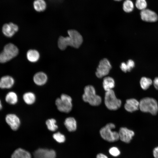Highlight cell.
I'll return each instance as SVG.
<instances>
[{
	"label": "cell",
	"mask_w": 158,
	"mask_h": 158,
	"mask_svg": "<svg viewBox=\"0 0 158 158\" xmlns=\"http://www.w3.org/2000/svg\"><path fill=\"white\" fill-rule=\"evenodd\" d=\"M33 80L35 83L38 85H42L47 82V77L46 74L42 72L36 73L34 76Z\"/></svg>",
	"instance_id": "obj_16"
},
{
	"label": "cell",
	"mask_w": 158,
	"mask_h": 158,
	"mask_svg": "<svg viewBox=\"0 0 158 158\" xmlns=\"http://www.w3.org/2000/svg\"><path fill=\"white\" fill-rule=\"evenodd\" d=\"M111 68V66L109 61L106 58L101 60L95 72L97 77L101 78L107 75Z\"/></svg>",
	"instance_id": "obj_8"
},
{
	"label": "cell",
	"mask_w": 158,
	"mask_h": 158,
	"mask_svg": "<svg viewBox=\"0 0 158 158\" xmlns=\"http://www.w3.org/2000/svg\"><path fill=\"white\" fill-rule=\"evenodd\" d=\"M46 124L48 129L51 131H55L58 128V126L56 124V121L54 118L47 120L46 122Z\"/></svg>",
	"instance_id": "obj_26"
},
{
	"label": "cell",
	"mask_w": 158,
	"mask_h": 158,
	"mask_svg": "<svg viewBox=\"0 0 158 158\" xmlns=\"http://www.w3.org/2000/svg\"><path fill=\"white\" fill-rule=\"evenodd\" d=\"M56 154L52 150L40 148L34 153V158H55Z\"/></svg>",
	"instance_id": "obj_10"
},
{
	"label": "cell",
	"mask_w": 158,
	"mask_h": 158,
	"mask_svg": "<svg viewBox=\"0 0 158 158\" xmlns=\"http://www.w3.org/2000/svg\"><path fill=\"white\" fill-rule=\"evenodd\" d=\"M109 154L112 156L116 157L120 154V151L119 149L116 147H111L109 151Z\"/></svg>",
	"instance_id": "obj_29"
},
{
	"label": "cell",
	"mask_w": 158,
	"mask_h": 158,
	"mask_svg": "<svg viewBox=\"0 0 158 158\" xmlns=\"http://www.w3.org/2000/svg\"><path fill=\"white\" fill-rule=\"evenodd\" d=\"M5 99L6 101L9 104H15L18 101V96L15 92H10L6 95Z\"/></svg>",
	"instance_id": "obj_22"
},
{
	"label": "cell",
	"mask_w": 158,
	"mask_h": 158,
	"mask_svg": "<svg viewBox=\"0 0 158 158\" xmlns=\"http://www.w3.org/2000/svg\"><path fill=\"white\" fill-rule=\"evenodd\" d=\"M134 7L133 3L130 0H126L123 3V9L126 13H130L132 11Z\"/></svg>",
	"instance_id": "obj_25"
},
{
	"label": "cell",
	"mask_w": 158,
	"mask_h": 158,
	"mask_svg": "<svg viewBox=\"0 0 158 158\" xmlns=\"http://www.w3.org/2000/svg\"><path fill=\"white\" fill-rule=\"evenodd\" d=\"M96 158H109L106 155L102 153L98 154L96 156Z\"/></svg>",
	"instance_id": "obj_34"
},
{
	"label": "cell",
	"mask_w": 158,
	"mask_h": 158,
	"mask_svg": "<svg viewBox=\"0 0 158 158\" xmlns=\"http://www.w3.org/2000/svg\"><path fill=\"white\" fill-rule=\"evenodd\" d=\"M119 139L126 143H129L135 135L134 132L126 127H121L118 132Z\"/></svg>",
	"instance_id": "obj_9"
},
{
	"label": "cell",
	"mask_w": 158,
	"mask_h": 158,
	"mask_svg": "<svg viewBox=\"0 0 158 158\" xmlns=\"http://www.w3.org/2000/svg\"><path fill=\"white\" fill-rule=\"evenodd\" d=\"M53 136L54 138L59 143L63 142L65 140V138L64 135L59 132L54 134Z\"/></svg>",
	"instance_id": "obj_28"
},
{
	"label": "cell",
	"mask_w": 158,
	"mask_h": 158,
	"mask_svg": "<svg viewBox=\"0 0 158 158\" xmlns=\"http://www.w3.org/2000/svg\"><path fill=\"white\" fill-rule=\"evenodd\" d=\"M15 82L13 78L9 75L2 77L0 79V88L1 89H9L13 87Z\"/></svg>",
	"instance_id": "obj_15"
},
{
	"label": "cell",
	"mask_w": 158,
	"mask_h": 158,
	"mask_svg": "<svg viewBox=\"0 0 158 158\" xmlns=\"http://www.w3.org/2000/svg\"><path fill=\"white\" fill-rule=\"evenodd\" d=\"M151 79L146 77H142L140 81V84L142 88L145 90L148 89L152 84Z\"/></svg>",
	"instance_id": "obj_24"
},
{
	"label": "cell",
	"mask_w": 158,
	"mask_h": 158,
	"mask_svg": "<svg viewBox=\"0 0 158 158\" xmlns=\"http://www.w3.org/2000/svg\"><path fill=\"white\" fill-rule=\"evenodd\" d=\"M82 98L85 102L93 106H98L102 102L101 97L96 94L94 87L91 85H88L85 87Z\"/></svg>",
	"instance_id": "obj_2"
},
{
	"label": "cell",
	"mask_w": 158,
	"mask_h": 158,
	"mask_svg": "<svg viewBox=\"0 0 158 158\" xmlns=\"http://www.w3.org/2000/svg\"><path fill=\"white\" fill-rule=\"evenodd\" d=\"M104 100L106 106L110 110H116L119 109L121 105V100L116 97L113 90L106 92Z\"/></svg>",
	"instance_id": "obj_6"
},
{
	"label": "cell",
	"mask_w": 158,
	"mask_h": 158,
	"mask_svg": "<svg viewBox=\"0 0 158 158\" xmlns=\"http://www.w3.org/2000/svg\"><path fill=\"white\" fill-rule=\"evenodd\" d=\"M23 99L26 104L30 105L35 102L36 100V97L33 93L28 92L25 93L23 95Z\"/></svg>",
	"instance_id": "obj_23"
},
{
	"label": "cell",
	"mask_w": 158,
	"mask_h": 158,
	"mask_svg": "<svg viewBox=\"0 0 158 158\" xmlns=\"http://www.w3.org/2000/svg\"><path fill=\"white\" fill-rule=\"evenodd\" d=\"M135 5L138 9L142 11L146 9L147 3L145 0H136Z\"/></svg>",
	"instance_id": "obj_27"
},
{
	"label": "cell",
	"mask_w": 158,
	"mask_h": 158,
	"mask_svg": "<svg viewBox=\"0 0 158 158\" xmlns=\"http://www.w3.org/2000/svg\"><path fill=\"white\" fill-rule=\"evenodd\" d=\"M120 67L121 70L125 73L128 71V69L126 63L123 62L121 64Z\"/></svg>",
	"instance_id": "obj_31"
},
{
	"label": "cell",
	"mask_w": 158,
	"mask_h": 158,
	"mask_svg": "<svg viewBox=\"0 0 158 158\" xmlns=\"http://www.w3.org/2000/svg\"><path fill=\"white\" fill-rule=\"evenodd\" d=\"M153 84L155 88L158 90V77H156L154 78L153 81Z\"/></svg>",
	"instance_id": "obj_33"
},
{
	"label": "cell",
	"mask_w": 158,
	"mask_h": 158,
	"mask_svg": "<svg viewBox=\"0 0 158 158\" xmlns=\"http://www.w3.org/2000/svg\"><path fill=\"white\" fill-rule=\"evenodd\" d=\"M115 128L113 123H107L100 130L99 133L102 138L105 140L110 142H114L119 139L118 133L112 131Z\"/></svg>",
	"instance_id": "obj_4"
},
{
	"label": "cell",
	"mask_w": 158,
	"mask_h": 158,
	"mask_svg": "<svg viewBox=\"0 0 158 158\" xmlns=\"http://www.w3.org/2000/svg\"><path fill=\"white\" fill-rule=\"evenodd\" d=\"M18 30V26L11 22L4 24L2 27L3 34L6 36L9 37H12Z\"/></svg>",
	"instance_id": "obj_13"
},
{
	"label": "cell",
	"mask_w": 158,
	"mask_h": 158,
	"mask_svg": "<svg viewBox=\"0 0 158 158\" xmlns=\"http://www.w3.org/2000/svg\"><path fill=\"white\" fill-rule=\"evenodd\" d=\"M139 108L141 111L149 112L155 115L158 112V103L157 101L153 98L145 97L140 101Z\"/></svg>",
	"instance_id": "obj_3"
},
{
	"label": "cell",
	"mask_w": 158,
	"mask_h": 158,
	"mask_svg": "<svg viewBox=\"0 0 158 158\" xmlns=\"http://www.w3.org/2000/svg\"><path fill=\"white\" fill-rule=\"evenodd\" d=\"M153 155L155 158H158V147H155L154 149Z\"/></svg>",
	"instance_id": "obj_32"
},
{
	"label": "cell",
	"mask_w": 158,
	"mask_h": 158,
	"mask_svg": "<svg viewBox=\"0 0 158 158\" xmlns=\"http://www.w3.org/2000/svg\"><path fill=\"white\" fill-rule=\"evenodd\" d=\"M6 121L11 128L13 130H17L20 123L19 118L16 114H8L5 117Z\"/></svg>",
	"instance_id": "obj_11"
},
{
	"label": "cell",
	"mask_w": 158,
	"mask_h": 158,
	"mask_svg": "<svg viewBox=\"0 0 158 158\" xmlns=\"http://www.w3.org/2000/svg\"><path fill=\"white\" fill-rule=\"evenodd\" d=\"M126 65L128 69V71H130L131 69L134 67L135 66V63L134 61L131 60H129L126 63Z\"/></svg>",
	"instance_id": "obj_30"
},
{
	"label": "cell",
	"mask_w": 158,
	"mask_h": 158,
	"mask_svg": "<svg viewBox=\"0 0 158 158\" xmlns=\"http://www.w3.org/2000/svg\"><path fill=\"white\" fill-rule=\"evenodd\" d=\"M139 107V102L133 98L127 99L124 106L126 110L130 112H132L138 110Z\"/></svg>",
	"instance_id": "obj_14"
},
{
	"label": "cell",
	"mask_w": 158,
	"mask_h": 158,
	"mask_svg": "<svg viewBox=\"0 0 158 158\" xmlns=\"http://www.w3.org/2000/svg\"><path fill=\"white\" fill-rule=\"evenodd\" d=\"M11 158H31L30 153L21 148L16 150L11 155Z\"/></svg>",
	"instance_id": "obj_18"
},
{
	"label": "cell",
	"mask_w": 158,
	"mask_h": 158,
	"mask_svg": "<svg viewBox=\"0 0 158 158\" xmlns=\"http://www.w3.org/2000/svg\"><path fill=\"white\" fill-rule=\"evenodd\" d=\"M19 50L17 47L12 43L6 44L3 51L0 53V62H6L16 56Z\"/></svg>",
	"instance_id": "obj_5"
},
{
	"label": "cell",
	"mask_w": 158,
	"mask_h": 158,
	"mask_svg": "<svg viewBox=\"0 0 158 158\" xmlns=\"http://www.w3.org/2000/svg\"><path fill=\"white\" fill-rule=\"evenodd\" d=\"M55 104L59 111L66 113H68L72 109V99L69 96L62 94L60 98L56 99Z\"/></svg>",
	"instance_id": "obj_7"
},
{
	"label": "cell",
	"mask_w": 158,
	"mask_h": 158,
	"mask_svg": "<svg viewBox=\"0 0 158 158\" xmlns=\"http://www.w3.org/2000/svg\"><path fill=\"white\" fill-rule=\"evenodd\" d=\"M27 58L28 60L31 62H35L39 59L40 55L39 52L35 49H30L27 53Z\"/></svg>",
	"instance_id": "obj_21"
},
{
	"label": "cell",
	"mask_w": 158,
	"mask_h": 158,
	"mask_svg": "<svg viewBox=\"0 0 158 158\" xmlns=\"http://www.w3.org/2000/svg\"><path fill=\"white\" fill-rule=\"evenodd\" d=\"M102 84L103 88L106 92L112 90L115 86V82L113 78L108 76L104 78Z\"/></svg>",
	"instance_id": "obj_20"
},
{
	"label": "cell",
	"mask_w": 158,
	"mask_h": 158,
	"mask_svg": "<svg viewBox=\"0 0 158 158\" xmlns=\"http://www.w3.org/2000/svg\"><path fill=\"white\" fill-rule=\"evenodd\" d=\"M64 124L69 131H74L76 129L77 122L73 117H68L66 118L65 120Z\"/></svg>",
	"instance_id": "obj_19"
},
{
	"label": "cell",
	"mask_w": 158,
	"mask_h": 158,
	"mask_svg": "<svg viewBox=\"0 0 158 158\" xmlns=\"http://www.w3.org/2000/svg\"><path fill=\"white\" fill-rule=\"evenodd\" d=\"M2 106L1 103V102L0 100V110L2 108Z\"/></svg>",
	"instance_id": "obj_35"
},
{
	"label": "cell",
	"mask_w": 158,
	"mask_h": 158,
	"mask_svg": "<svg viewBox=\"0 0 158 158\" xmlns=\"http://www.w3.org/2000/svg\"><path fill=\"white\" fill-rule=\"evenodd\" d=\"M33 5L34 10L39 13L44 11L47 7V4L45 0H35Z\"/></svg>",
	"instance_id": "obj_17"
},
{
	"label": "cell",
	"mask_w": 158,
	"mask_h": 158,
	"mask_svg": "<svg viewBox=\"0 0 158 158\" xmlns=\"http://www.w3.org/2000/svg\"><path fill=\"white\" fill-rule=\"evenodd\" d=\"M141 19L143 21L148 22H154L158 18L157 15L155 12L148 9L142 10L140 13Z\"/></svg>",
	"instance_id": "obj_12"
},
{
	"label": "cell",
	"mask_w": 158,
	"mask_h": 158,
	"mask_svg": "<svg viewBox=\"0 0 158 158\" xmlns=\"http://www.w3.org/2000/svg\"><path fill=\"white\" fill-rule=\"evenodd\" d=\"M68 36H61L58 42L59 48L64 50L68 46L77 48H79L83 42V38L81 34L75 30H70L68 31Z\"/></svg>",
	"instance_id": "obj_1"
},
{
	"label": "cell",
	"mask_w": 158,
	"mask_h": 158,
	"mask_svg": "<svg viewBox=\"0 0 158 158\" xmlns=\"http://www.w3.org/2000/svg\"><path fill=\"white\" fill-rule=\"evenodd\" d=\"M115 1H120L122 0H114Z\"/></svg>",
	"instance_id": "obj_36"
}]
</instances>
